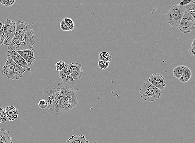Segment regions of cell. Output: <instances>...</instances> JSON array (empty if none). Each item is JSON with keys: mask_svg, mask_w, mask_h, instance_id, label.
I'll list each match as a JSON object with an SVG mask.
<instances>
[{"mask_svg": "<svg viewBox=\"0 0 195 143\" xmlns=\"http://www.w3.org/2000/svg\"><path fill=\"white\" fill-rule=\"evenodd\" d=\"M42 99L48 103L46 110L58 116L71 110L78 103V97L71 87L60 81H56L46 88Z\"/></svg>", "mask_w": 195, "mask_h": 143, "instance_id": "1", "label": "cell"}, {"mask_svg": "<svg viewBox=\"0 0 195 143\" xmlns=\"http://www.w3.org/2000/svg\"><path fill=\"white\" fill-rule=\"evenodd\" d=\"M16 32L22 37L30 49H32L36 41L37 38L31 25L24 21H18L16 23Z\"/></svg>", "mask_w": 195, "mask_h": 143, "instance_id": "2", "label": "cell"}, {"mask_svg": "<svg viewBox=\"0 0 195 143\" xmlns=\"http://www.w3.org/2000/svg\"><path fill=\"white\" fill-rule=\"evenodd\" d=\"M161 94V90L156 87L148 81L143 82L139 90L141 98L150 102H154L158 100Z\"/></svg>", "mask_w": 195, "mask_h": 143, "instance_id": "3", "label": "cell"}, {"mask_svg": "<svg viewBox=\"0 0 195 143\" xmlns=\"http://www.w3.org/2000/svg\"><path fill=\"white\" fill-rule=\"evenodd\" d=\"M185 9L179 4L173 5L166 15L167 22L173 27H178L183 16Z\"/></svg>", "mask_w": 195, "mask_h": 143, "instance_id": "4", "label": "cell"}, {"mask_svg": "<svg viewBox=\"0 0 195 143\" xmlns=\"http://www.w3.org/2000/svg\"><path fill=\"white\" fill-rule=\"evenodd\" d=\"M178 27L180 32L184 33H190L195 29V19L187 10L185 11Z\"/></svg>", "mask_w": 195, "mask_h": 143, "instance_id": "5", "label": "cell"}, {"mask_svg": "<svg viewBox=\"0 0 195 143\" xmlns=\"http://www.w3.org/2000/svg\"><path fill=\"white\" fill-rule=\"evenodd\" d=\"M5 40L3 45L7 46L11 43L16 32V23L14 21L7 19L4 22Z\"/></svg>", "mask_w": 195, "mask_h": 143, "instance_id": "6", "label": "cell"}, {"mask_svg": "<svg viewBox=\"0 0 195 143\" xmlns=\"http://www.w3.org/2000/svg\"><path fill=\"white\" fill-rule=\"evenodd\" d=\"M67 70L74 80H77L82 76L83 69L80 63L73 62L66 65Z\"/></svg>", "mask_w": 195, "mask_h": 143, "instance_id": "7", "label": "cell"}, {"mask_svg": "<svg viewBox=\"0 0 195 143\" xmlns=\"http://www.w3.org/2000/svg\"><path fill=\"white\" fill-rule=\"evenodd\" d=\"M148 81L160 90H162L166 86V82L165 79L163 76L160 74H152L150 76Z\"/></svg>", "mask_w": 195, "mask_h": 143, "instance_id": "8", "label": "cell"}, {"mask_svg": "<svg viewBox=\"0 0 195 143\" xmlns=\"http://www.w3.org/2000/svg\"><path fill=\"white\" fill-rule=\"evenodd\" d=\"M7 56L11 58L18 65L26 69V71H31L30 67L28 65L23 58L17 52L8 51L7 52Z\"/></svg>", "mask_w": 195, "mask_h": 143, "instance_id": "9", "label": "cell"}, {"mask_svg": "<svg viewBox=\"0 0 195 143\" xmlns=\"http://www.w3.org/2000/svg\"><path fill=\"white\" fill-rule=\"evenodd\" d=\"M15 62L9 57L7 56V60L5 61V65L3 66L1 72L5 78L11 79L13 75Z\"/></svg>", "mask_w": 195, "mask_h": 143, "instance_id": "10", "label": "cell"}, {"mask_svg": "<svg viewBox=\"0 0 195 143\" xmlns=\"http://www.w3.org/2000/svg\"><path fill=\"white\" fill-rule=\"evenodd\" d=\"M17 52L23 58L29 67L33 64L35 59L32 49L23 50L17 51Z\"/></svg>", "mask_w": 195, "mask_h": 143, "instance_id": "11", "label": "cell"}, {"mask_svg": "<svg viewBox=\"0 0 195 143\" xmlns=\"http://www.w3.org/2000/svg\"><path fill=\"white\" fill-rule=\"evenodd\" d=\"M6 117L9 121H13L18 118V111L13 106H9L6 107L5 109Z\"/></svg>", "mask_w": 195, "mask_h": 143, "instance_id": "12", "label": "cell"}, {"mask_svg": "<svg viewBox=\"0 0 195 143\" xmlns=\"http://www.w3.org/2000/svg\"><path fill=\"white\" fill-rule=\"evenodd\" d=\"M0 143H13L9 131L3 128H0Z\"/></svg>", "mask_w": 195, "mask_h": 143, "instance_id": "13", "label": "cell"}, {"mask_svg": "<svg viewBox=\"0 0 195 143\" xmlns=\"http://www.w3.org/2000/svg\"><path fill=\"white\" fill-rule=\"evenodd\" d=\"M59 75L60 79L63 82H73L75 80L68 72L66 67L60 71Z\"/></svg>", "mask_w": 195, "mask_h": 143, "instance_id": "14", "label": "cell"}, {"mask_svg": "<svg viewBox=\"0 0 195 143\" xmlns=\"http://www.w3.org/2000/svg\"><path fill=\"white\" fill-rule=\"evenodd\" d=\"M192 76V72L189 68L183 65V72L182 76L179 79L180 82L186 83L189 81Z\"/></svg>", "mask_w": 195, "mask_h": 143, "instance_id": "15", "label": "cell"}, {"mask_svg": "<svg viewBox=\"0 0 195 143\" xmlns=\"http://www.w3.org/2000/svg\"><path fill=\"white\" fill-rule=\"evenodd\" d=\"M86 140L84 135H77L75 134L67 141V143H82Z\"/></svg>", "mask_w": 195, "mask_h": 143, "instance_id": "16", "label": "cell"}, {"mask_svg": "<svg viewBox=\"0 0 195 143\" xmlns=\"http://www.w3.org/2000/svg\"><path fill=\"white\" fill-rule=\"evenodd\" d=\"M98 59L99 61L110 62L112 60V56L108 52L103 51L99 53Z\"/></svg>", "mask_w": 195, "mask_h": 143, "instance_id": "17", "label": "cell"}, {"mask_svg": "<svg viewBox=\"0 0 195 143\" xmlns=\"http://www.w3.org/2000/svg\"><path fill=\"white\" fill-rule=\"evenodd\" d=\"M185 9L188 11L191 14L193 18L195 17V2L194 1L189 3L186 6H184Z\"/></svg>", "mask_w": 195, "mask_h": 143, "instance_id": "18", "label": "cell"}, {"mask_svg": "<svg viewBox=\"0 0 195 143\" xmlns=\"http://www.w3.org/2000/svg\"><path fill=\"white\" fill-rule=\"evenodd\" d=\"M183 72V65L178 66L173 69V76L178 79H180L182 76Z\"/></svg>", "mask_w": 195, "mask_h": 143, "instance_id": "19", "label": "cell"}, {"mask_svg": "<svg viewBox=\"0 0 195 143\" xmlns=\"http://www.w3.org/2000/svg\"><path fill=\"white\" fill-rule=\"evenodd\" d=\"M65 22H66L68 27H69L70 31H72L75 28V23L70 18L66 17L63 19Z\"/></svg>", "mask_w": 195, "mask_h": 143, "instance_id": "20", "label": "cell"}, {"mask_svg": "<svg viewBox=\"0 0 195 143\" xmlns=\"http://www.w3.org/2000/svg\"><path fill=\"white\" fill-rule=\"evenodd\" d=\"M7 120L5 110L3 108H0V123L3 124Z\"/></svg>", "mask_w": 195, "mask_h": 143, "instance_id": "21", "label": "cell"}, {"mask_svg": "<svg viewBox=\"0 0 195 143\" xmlns=\"http://www.w3.org/2000/svg\"><path fill=\"white\" fill-rule=\"evenodd\" d=\"M16 0H0V3L3 6L6 7H12L15 3Z\"/></svg>", "mask_w": 195, "mask_h": 143, "instance_id": "22", "label": "cell"}, {"mask_svg": "<svg viewBox=\"0 0 195 143\" xmlns=\"http://www.w3.org/2000/svg\"><path fill=\"white\" fill-rule=\"evenodd\" d=\"M55 66L56 70L57 71H60L66 68V65L64 61H60L57 62Z\"/></svg>", "mask_w": 195, "mask_h": 143, "instance_id": "23", "label": "cell"}, {"mask_svg": "<svg viewBox=\"0 0 195 143\" xmlns=\"http://www.w3.org/2000/svg\"><path fill=\"white\" fill-rule=\"evenodd\" d=\"M5 27L3 25V27L0 30V46L3 45L5 40Z\"/></svg>", "mask_w": 195, "mask_h": 143, "instance_id": "24", "label": "cell"}, {"mask_svg": "<svg viewBox=\"0 0 195 143\" xmlns=\"http://www.w3.org/2000/svg\"><path fill=\"white\" fill-rule=\"evenodd\" d=\"M109 63V62H105L99 60L98 64L101 70H103L108 68Z\"/></svg>", "mask_w": 195, "mask_h": 143, "instance_id": "25", "label": "cell"}, {"mask_svg": "<svg viewBox=\"0 0 195 143\" xmlns=\"http://www.w3.org/2000/svg\"><path fill=\"white\" fill-rule=\"evenodd\" d=\"M38 106L41 109H46L48 106V102L45 99H41L38 103Z\"/></svg>", "mask_w": 195, "mask_h": 143, "instance_id": "26", "label": "cell"}, {"mask_svg": "<svg viewBox=\"0 0 195 143\" xmlns=\"http://www.w3.org/2000/svg\"><path fill=\"white\" fill-rule=\"evenodd\" d=\"M60 29L64 32H68L70 31L69 27H68V25L66 24L63 19L60 22Z\"/></svg>", "mask_w": 195, "mask_h": 143, "instance_id": "27", "label": "cell"}, {"mask_svg": "<svg viewBox=\"0 0 195 143\" xmlns=\"http://www.w3.org/2000/svg\"><path fill=\"white\" fill-rule=\"evenodd\" d=\"M189 54L192 56L193 57H195V46H191L188 50Z\"/></svg>", "mask_w": 195, "mask_h": 143, "instance_id": "28", "label": "cell"}, {"mask_svg": "<svg viewBox=\"0 0 195 143\" xmlns=\"http://www.w3.org/2000/svg\"><path fill=\"white\" fill-rule=\"evenodd\" d=\"M192 2V0H182L179 3V5L181 6H185Z\"/></svg>", "mask_w": 195, "mask_h": 143, "instance_id": "29", "label": "cell"}, {"mask_svg": "<svg viewBox=\"0 0 195 143\" xmlns=\"http://www.w3.org/2000/svg\"><path fill=\"white\" fill-rule=\"evenodd\" d=\"M3 25L4 24H3V23L2 22H0V30L3 27Z\"/></svg>", "mask_w": 195, "mask_h": 143, "instance_id": "30", "label": "cell"}, {"mask_svg": "<svg viewBox=\"0 0 195 143\" xmlns=\"http://www.w3.org/2000/svg\"><path fill=\"white\" fill-rule=\"evenodd\" d=\"M191 46H195V39H194L193 40Z\"/></svg>", "mask_w": 195, "mask_h": 143, "instance_id": "31", "label": "cell"}, {"mask_svg": "<svg viewBox=\"0 0 195 143\" xmlns=\"http://www.w3.org/2000/svg\"><path fill=\"white\" fill-rule=\"evenodd\" d=\"M82 143H90L88 141L86 140V141L83 142Z\"/></svg>", "mask_w": 195, "mask_h": 143, "instance_id": "32", "label": "cell"}]
</instances>
